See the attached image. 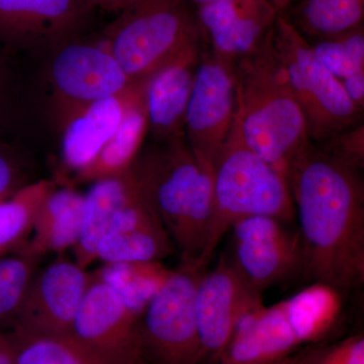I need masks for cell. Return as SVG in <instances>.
<instances>
[{"label":"cell","mask_w":364,"mask_h":364,"mask_svg":"<svg viewBox=\"0 0 364 364\" xmlns=\"http://www.w3.org/2000/svg\"><path fill=\"white\" fill-rule=\"evenodd\" d=\"M263 306L262 293L235 267L226 252L213 269L203 270L196 294L200 353H221L244 318Z\"/></svg>","instance_id":"cell-14"},{"label":"cell","mask_w":364,"mask_h":364,"mask_svg":"<svg viewBox=\"0 0 364 364\" xmlns=\"http://www.w3.org/2000/svg\"><path fill=\"white\" fill-rule=\"evenodd\" d=\"M69 338L100 364H143L141 316L132 312L95 272Z\"/></svg>","instance_id":"cell-11"},{"label":"cell","mask_w":364,"mask_h":364,"mask_svg":"<svg viewBox=\"0 0 364 364\" xmlns=\"http://www.w3.org/2000/svg\"><path fill=\"white\" fill-rule=\"evenodd\" d=\"M171 269L161 261L104 263L95 273L124 305L142 316L146 306L168 279Z\"/></svg>","instance_id":"cell-24"},{"label":"cell","mask_w":364,"mask_h":364,"mask_svg":"<svg viewBox=\"0 0 364 364\" xmlns=\"http://www.w3.org/2000/svg\"><path fill=\"white\" fill-rule=\"evenodd\" d=\"M252 215H269L287 224L296 220L287 179L249 147L235 117L214 165L212 212L198 267H208L235 223Z\"/></svg>","instance_id":"cell-4"},{"label":"cell","mask_w":364,"mask_h":364,"mask_svg":"<svg viewBox=\"0 0 364 364\" xmlns=\"http://www.w3.org/2000/svg\"><path fill=\"white\" fill-rule=\"evenodd\" d=\"M0 364H16L14 346L9 333L4 334L0 332Z\"/></svg>","instance_id":"cell-33"},{"label":"cell","mask_w":364,"mask_h":364,"mask_svg":"<svg viewBox=\"0 0 364 364\" xmlns=\"http://www.w3.org/2000/svg\"><path fill=\"white\" fill-rule=\"evenodd\" d=\"M284 14L309 42H317L363 26L364 0H294Z\"/></svg>","instance_id":"cell-23"},{"label":"cell","mask_w":364,"mask_h":364,"mask_svg":"<svg viewBox=\"0 0 364 364\" xmlns=\"http://www.w3.org/2000/svg\"><path fill=\"white\" fill-rule=\"evenodd\" d=\"M286 224L269 215H252L239 220L230 229L232 251L228 255L260 293L301 275L299 232L289 231Z\"/></svg>","instance_id":"cell-12"},{"label":"cell","mask_w":364,"mask_h":364,"mask_svg":"<svg viewBox=\"0 0 364 364\" xmlns=\"http://www.w3.org/2000/svg\"><path fill=\"white\" fill-rule=\"evenodd\" d=\"M26 167L18 154L0 145V202L28 186Z\"/></svg>","instance_id":"cell-30"},{"label":"cell","mask_w":364,"mask_h":364,"mask_svg":"<svg viewBox=\"0 0 364 364\" xmlns=\"http://www.w3.org/2000/svg\"><path fill=\"white\" fill-rule=\"evenodd\" d=\"M318 61L340 81L364 72V28L311 43Z\"/></svg>","instance_id":"cell-28"},{"label":"cell","mask_w":364,"mask_h":364,"mask_svg":"<svg viewBox=\"0 0 364 364\" xmlns=\"http://www.w3.org/2000/svg\"><path fill=\"white\" fill-rule=\"evenodd\" d=\"M236 90L233 65L205 48L196 66L184 117V136L200 165L214 174L215 160L233 128Z\"/></svg>","instance_id":"cell-9"},{"label":"cell","mask_w":364,"mask_h":364,"mask_svg":"<svg viewBox=\"0 0 364 364\" xmlns=\"http://www.w3.org/2000/svg\"><path fill=\"white\" fill-rule=\"evenodd\" d=\"M85 195L70 188L55 186L36 213L32 236L21 251L42 258L63 253L77 244L82 226Z\"/></svg>","instance_id":"cell-21"},{"label":"cell","mask_w":364,"mask_h":364,"mask_svg":"<svg viewBox=\"0 0 364 364\" xmlns=\"http://www.w3.org/2000/svg\"><path fill=\"white\" fill-rule=\"evenodd\" d=\"M361 170L310 141L287 172L299 223L301 277L341 294L364 284Z\"/></svg>","instance_id":"cell-1"},{"label":"cell","mask_w":364,"mask_h":364,"mask_svg":"<svg viewBox=\"0 0 364 364\" xmlns=\"http://www.w3.org/2000/svg\"><path fill=\"white\" fill-rule=\"evenodd\" d=\"M273 43L305 117L311 142H323L363 123V112L351 102L341 81L318 61L311 43L284 14H277L273 23Z\"/></svg>","instance_id":"cell-7"},{"label":"cell","mask_w":364,"mask_h":364,"mask_svg":"<svg viewBox=\"0 0 364 364\" xmlns=\"http://www.w3.org/2000/svg\"><path fill=\"white\" fill-rule=\"evenodd\" d=\"M143 81L132 83L119 95L93 102L63 124L62 158L69 169L76 173L97 156L116 133Z\"/></svg>","instance_id":"cell-19"},{"label":"cell","mask_w":364,"mask_h":364,"mask_svg":"<svg viewBox=\"0 0 364 364\" xmlns=\"http://www.w3.org/2000/svg\"><path fill=\"white\" fill-rule=\"evenodd\" d=\"M16 364H100L69 337L30 336L9 333Z\"/></svg>","instance_id":"cell-27"},{"label":"cell","mask_w":364,"mask_h":364,"mask_svg":"<svg viewBox=\"0 0 364 364\" xmlns=\"http://www.w3.org/2000/svg\"><path fill=\"white\" fill-rule=\"evenodd\" d=\"M195 11L205 47L230 65L259 48L279 14L268 0H217Z\"/></svg>","instance_id":"cell-15"},{"label":"cell","mask_w":364,"mask_h":364,"mask_svg":"<svg viewBox=\"0 0 364 364\" xmlns=\"http://www.w3.org/2000/svg\"><path fill=\"white\" fill-rule=\"evenodd\" d=\"M100 44L132 82L205 48L196 11L186 0H135L107 26Z\"/></svg>","instance_id":"cell-5"},{"label":"cell","mask_w":364,"mask_h":364,"mask_svg":"<svg viewBox=\"0 0 364 364\" xmlns=\"http://www.w3.org/2000/svg\"><path fill=\"white\" fill-rule=\"evenodd\" d=\"M40 259L23 251L0 257V332L16 324Z\"/></svg>","instance_id":"cell-26"},{"label":"cell","mask_w":364,"mask_h":364,"mask_svg":"<svg viewBox=\"0 0 364 364\" xmlns=\"http://www.w3.org/2000/svg\"><path fill=\"white\" fill-rule=\"evenodd\" d=\"M132 167L181 262L198 265L212 212L213 173L198 161L184 136L140 151Z\"/></svg>","instance_id":"cell-3"},{"label":"cell","mask_w":364,"mask_h":364,"mask_svg":"<svg viewBox=\"0 0 364 364\" xmlns=\"http://www.w3.org/2000/svg\"><path fill=\"white\" fill-rule=\"evenodd\" d=\"M205 268L181 262L146 306L139 322L143 364H195L200 354L196 294Z\"/></svg>","instance_id":"cell-8"},{"label":"cell","mask_w":364,"mask_h":364,"mask_svg":"<svg viewBox=\"0 0 364 364\" xmlns=\"http://www.w3.org/2000/svg\"><path fill=\"white\" fill-rule=\"evenodd\" d=\"M233 72L236 117L244 140L287 179L289 163L310 140L273 43V26L255 52L234 64Z\"/></svg>","instance_id":"cell-2"},{"label":"cell","mask_w":364,"mask_h":364,"mask_svg":"<svg viewBox=\"0 0 364 364\" xmlns=\"http://www.w3.org/2000/svg\"><path fill=\"white\" fill-rule=\"evenodd\" d=\"M92 275L75 261L59 257L38 269L11 333L68 337Z\"/></svg>","instance_id":"cell-13"},{"label":"cell","mask_w":364,"mask_h":364,"mask_svg":"<svg viewBox=\"0 0 364 364\" xmlns=\"http://www.w3.org/2000/svg\"><path fill=\"white\" fill-rule=\"evenodd\" d=\"M293 1H294V0H291V2H293Z\"/></svg>","instance_id":"cell-36"},{"label":"cell","mask_w":364,"mask_h":364,"mask_svg":"<svg viewBox=\"0 0 364 364\" xmlns=\"http://www.w3.org/2000/svg\"><path fill=\"white\" fill-rule=\"evenodd\" d=\"M87 11L82 0H0V39L26 47L58 42Z\"/></svg>","instance_id":"cell-17"},{"label":"cell","mask_w":364,"mask_h":364,"mask_svg":"<svg viewBox=\"0 0 364 364\" xmlns=\"http://www.w3.org/2000/svg\"><path fill=\"white\" fill-rule=\"evenodd\" d=\"M143 81L133 102L129 105L116 133L85 167L76 172V179L93 182L117 176L130 169L140 153L144 139L149 133Z\"/></svg>","instance_id":"cell-22"},{"label":"cell","mask_w":364,"mask_h":364,"mask_svg":"<svg viewBox=\"0 0 364 364\" xmlns=\"http://www.w3.org/2000/svg\"><path fill=\"white\" fill-rule=\"evenodd\" d=\"M176 252L166 229L143 196L117 213L98 243L97 260L149 262L162 261Z\"/></svg>","instance_id":"cell-16"},{"label":"cell","mask_w":364,"mask_h":364,"mask_svg":"<svg viewBox=\"0 0 364 364\" xmlns=\"http://www.w3.org/2000/svg\"><path fill=\"white\" fill-rule=\"evenodd\" d=\"M50 81L60 128L88 105L119 95L133 83L100 43L64 45L53 59Z\"/></svg>","instance_id":"cell-10"},{"label":"cell","mask_w":364,"mask_h":364,"mask_svg":"<svg viewBox=\"0 0 364 364\" xmlns=\"http://www.w3.org/2000/svg\"><path fill=\"white\" fill-rule=\"evenodd\" d=\"M205 48L186 53L147 79L145 100L148 124L149 133L156 142L184 136V117L196 69Z\"/></svg>","instance_id":"cell-18"},{"label":"cell","mask_w":364,"mask_h":364,"mask_svg":"<svg viewBox=\"0 0 364 364\" xmlns=\"http://www.w3.org/2000/svg\"><path fill=\"white\" fill-rule=\"evenodd\" d=\"M55 186L47 179L33 181L0 202V257L25 247L38 208Z\"/></svg>","instance_id":"cell-25"},{"label":"cell","mask_w":364,"mask_h":364,"mask_svg":"<svg viewBox=\"0 0 364 364\" xmlns=\"http://www.w3.org/2000/svg\"><path fill=\"white\" fill-rule=\"evenodd\" d=\"M345 92L352 102L363 112L364 109V72L354 74L341 80Z\"/></svg>","instance_id":"cell-31"},{"label":"cell","mask_w":364,"mask_h":364,"mask_svg":"<svg viewBox=\"0 0 364 364\" xmlns=\"http://www.w3.org/2000/svg\"><path fill=\"white\" fill-rule=\"evenodd\" d=\"M88 9H100L105 11L119 14L131 6L135 0H82Z\"/></svg>","instance_id":"cell-32"},{"label":"cell","mask_w":364,"mask_h":364,"mask_svg":"<svg viewBox=\"0 0 364 364\" xmlns=\"http://www.w3.org/2000/svg\"><path fill=\"white\" fill-rule=\"evenodd\" d=\"M274 7L277 14H284L289 6H291V0H268Z\"/></svg>","instance_id":"cell-34"},{"label":"cell","mask_w":364,"mask_h":364,"mask_svg":"<svg viewBox=\"0 0 364 364\" xmlns=\"http://www.w3.org/2000/svg\"><path fill=\"white\" fill-rule=\"evenodd\" d=\"M143 198L133 167L123 172L98 179L85 195L82 226L74 246V261L87 268L97 261V248L119 210Z\"/></svg>","instance_id":"cell-20"},{"label":"cell","mask_w":364,"mask_h":364,"mask_svg":"<svg viewBox=\"0 0 364 364\" xmlns=\"http://www.w3.org/2000/svg\"><path fill=\"white\" fill-rule=\"evenodd\" d=\"M327 151L350 163L353 166L363 169L364 165V126L363 123L336 135L330 136L321 143H315Z\"/></svg>","instance_id":"cell-29"},{"label":"cell","mask_w":364,"mask_h":364,"mask_svg":"<svg viewBox=\"0 0 364 364\" xmlns=\"http://www.w3.org/2000/svg\"><path fill=\"white\" fill-rule=\"evenodd\" d=\"M342 294L310 284L270 306H261L241 321L228 345L226 364H265L315 337L338 318Z\"/></svg>","instance_id":"cell-6"},{"label":"cell","mask_w":364,"mask_h":364,"mask_svg":"<svg viewBox=\"0 0 364 364\" xmlns=\"http://www.w3.org/2000/svg\"><path fill=\"white\" fill-rule=\"evenodd\" d=\"M191 6H195V9L198 7L203 6V4H210V2L217 1V0H186Z\"/></svg>","instance_id":"cell-35"}]
</instances>
